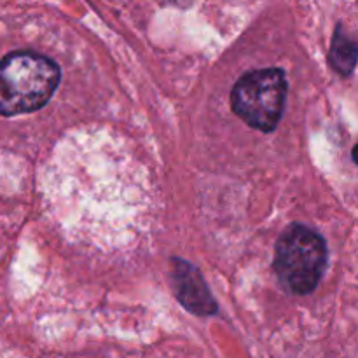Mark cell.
I'll list each match as a JSON object with an SVG mask.
<instances>
[{"label": "cell", "instance_id": "obj_1", "mask_svg": "<svg viewBox=\"0 0 358 358\" xmlns=\"http://www.w3.org/2000/svg\"><path fill=\"white\" fill-rule=\"evenodd\" d=\"M62 80L58 63L34 51H13L0 65V112L3 117L45 107Z\"/></svg>", "mask_w": 358, "mask_h": 358}, {"label": "cell", "instance_id": "obj_2", "mask_svg": "<svg viewBox=\"0 0 358 358\" xmlns=\"http://www.w3.org/2000/svg\"><path fill=\"white\" fill-rule=\"evenodd\" d=\"M327 243L324 236L303 224H290L276 241V276L296 296L311 294L327 268Z\"/></svg>", "mask_w": 358, "mask_h": 358}, {"label": "cell", "instance_id": "obj_3", "mask_svg": "<svg viewBox=\"0 0 358 358\" xmlns=\"http://www.w3.org/2000/svg\"><path fill=\"white\" fill-rule=\"evenodd\" d=\"M289 80L282 69H257L243 73L231 91V107L250 128L271 133L285 108Z\"/></svg>", "mask_w": 358, "mask_h": 358}, {"label": "cell", "instance_id": "obj_4", "mask_svg": "<svg viewBox=\"0 0 358 358\" xmlns=\"http://www.w3.org/2000/svg\"><path fill=\"white\" fill-rule=\"evenodd\" d=\"M170 282L175 297L189 313L198 317H212L219 311L217 301L213 299L201 271L189 261L178 257L171 259Z\"/></svg>", "mask_w": 358, "mask_h": 358}, {"label": "cell", "instance_id": "obj_5", "mask_svg": "<svg viewBox=\"0 0 358 358\" xmlns=\"http://www.w3.org/2000/svg\"><path fill=\"white\" fill-rule=\"evenodd\" d=\"M329 63H331L332 70L341 77L352 76L358 63V44L355 38L346 34L343 24H338L334 35H332Z\"/></svg>", "mask_w": 358, "mask_h": 358}, {"label": "cell", "instance_id": "obj_6", "mask_svg": "<svg viewBox=\"0 0 358 358\" xmlns=\"http://www.w3.org/2000/svg\"><path fill=\"white\" fill-rule=\"evenodd\" d=\"M352 157H353V161H355V164H357V166H358V143H357L355 147H353Z\"/></svg>", "mask_w": 358, "mask_h": 358}]
</instances>
